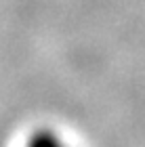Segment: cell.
I'll return each mask as SVG.
<instances>
[{
	"mask_svg": "<svg viewBox=\"0 0 145 147\" xmlns=\"http://www.w3.org/2000/svg\"><path fill=\"white\" fill-rule=\"evenodd\" d=\"M25 147H71L59 132L51 128H38L28 137Z\"/></svg>",
	"mask_w": 145,
	"mask_h": 147,
	"instance_id": "6da1fadb",
	"label": "cell"
}]
</instances>
